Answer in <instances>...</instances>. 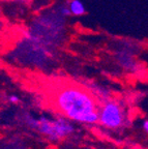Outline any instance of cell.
Masks as SVG:
<instances>
[{
	"instance_id": "cell-1",
	"label": "cell",
	"mask_w": 148,
	"mask_h": 149,
	"mask_svg": "<svg viewBox=\"0 0 148 149\" xmlns=\"http://www.w3.org/2000/svg\"><path fill=\"white\" fill-rule=\"evenodd\" d=\"M55 105L70 120L86 124H94L100 119V108L96 100L85 89L66 86L57 91Z\"/></svg>"
},
{
	"instance_id": "cell-2",
	"label": "cell",
	"mask_w": 148,
	"mask_h": 149,
	"mask_svg": "<svg viewBox=\"0 0 148 149\" xmlns=\"http://www.w3.org/2000/svg\"><path fill=\"white\" fill-rule=\"evenodd\" d=\"M24 122L29 128L35 130L40 135L46 136L51 141H59L64 139L72 135L75 130L70 119L64 117L50 118L40 116L38 118H34L29 114H26L24 116Z\"/></svg>"
},
{
	"instance_id": "cell-3",
	"label": "cell",
	"mask_w": 148,
	"mask_h": 149,
	"mask_svg": "<svg viewBox=\"0 0 148 149\" xmlns=\"http://www.w3.org/2000/svg\"><path fill=\"white\" fill-rule=\"evenodd\" d=\"M98 123L109 130H121L128 124L125 110L119 102L107 100L100 108Z\"/></svg>"
},
{
	"instance_id": "cell-4",
	"label": "cell",
	"mask_w": 148,
	"mask_h": 149,
	"mask_svg": "<svg viewBox=\"0 0 148 149\" xmlns=\"http://www.w3.org/2000/svg\"><path fill=\"white\" fill-rule=\"evenodd\" d=\"M116 59L124 70H132V72H135L137 70V63L134 60L133 55L130 54V49H122L118 51L116 54Z\"/></svg>"
},
{
	"instance_id": "cell-5",
	"label": "cell",
	"mask_w": 148,
	"mask_h": 149,
	"mask_svg": "<svg viewBox=\"0 0 148 149\" xmlns=\"http://www.w3.org/2000/svg\"><path fill=\"white\" fill-rule=\"evenodd\" d=\"M67 5L70 7L72 15H74V16H82L86 13L85 6H84L83 2L80 0H70Z\"/></svg>"
},
{
	"instance_id": "cell-6",
	"label": "cell",
	"mask_w": 148,
	"mask_h": 149,
	"mask_svg": "<svg viewBox=\"0 0 148 149\" xmlns=\"http://www.w3.org/2000/svg\"><path fill=\"white\" fill-rule=\"evenodd\" d=\"M7 100H8L9 102H12V104H18V102H20V98H19V96L13 94V95L7 96Z\"/></svg>"
},
{
	"instance_id": "cell-7",
	"label": "cell",
	"mask_w": 148,
	"mask_h": 149,
	"mask_svg": "<svg viewBox=\"0 0 148 149\" xmlns=\"http://www.w3.org/2000/svg\"><path fill=\"white\" fill-rule=\"evenodd\" d=\"M143 130H145L146 134H148V119H146L143 122Z\"/></svg>"
}]
</instances>
